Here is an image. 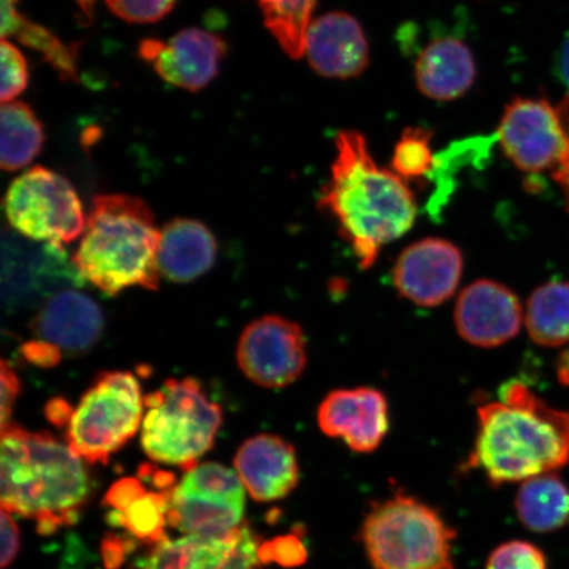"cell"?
Segmentation results:
<instances>
[{
	"mask_svg": "<svg viewBox=\"0 0 569 569\" xmlns=\"http://www.w3.org/2000/svg\"><path fill=\"white\" fill-rule=\"evenodd\" d=\"M320 208L339 223L362 269L371 268L383 246L403 237L417 218V199L408 181L380 168L358 131H341Z\"/></svg>",
	"mask_w": 569,
	"mask_h": 569,
	"instance_id": "1",
	"label": "cell"
},
{
	"mask_svg": "<svg viewBox=\"0 0 569 569\" xmlns=\"http://www.w3.org/2000/svg\"><path fill=\"white\" fill-rule=\"evenodd\" d=\"M569 462V411L547 405L521 381L501 390L500 402L479 409V429L468 465L493 486L552 473Z\"/></svg>",
	"mask_w": 569,
	"mask_h": 569,
	"instance_id": "2",
	"label": "cell"
},
{
	"mask_svg": "<svg viewBox=\"0 0 569 569\" xmlns=\"http://www.w3.org/2000/svg\"><path fill=\"white\" fill-rule=\"evenodd\" d=\"M83 459L48 432L2 429V509L34 519L41 536L77 522L90 496Z\"/></svg>",
	"mask_w": 569,
	"mask_h": 569,
	"instance_id": "3",
	"label": "cell"
},
{
	"mask_svg": "<svg viewBox=\"0 0 569 569\" xmlns=\"http://www.w3.org/2000/svg\"><path fill=\"white\" fill-rule=\"evenodd\" d=\"M161 231L142 199L102 194L92 199L80 244L71 256L84 281L107 296L130 288L159 290Z\"/></svg>",
	"mask_w": 569,
	"mask_h": 569,
	"instance_id": "4",
	"label": "cell"
},
{
	"mask_svg": "<svg viewBox=\"0 0 569 569\" xmlns=\"http://www.w3.org/2000/svg\"><path fill=\"white\" fill-rule=\"evenodd\" d=\"M360 538L373 569H455L457 532L412 497L397 495L375 503Z\"/></svg>",
	"mask_w": 569,
	"mask_h": 569,
	"instance_id": "5",
	"label": "cell"
},
{
	"mask_svg": "<svg viewBox=\"0 0 569 569\" xmlns=\"http://www.w3.org/2000/svg\"><path fill=\"white\" fill-rule=\"evenodd\" d=\"M141 446L148 458L188 471L211 450L223 412L194 379H169L144 397Z\"/></svg>",
	"mask_w": 569,
	"mask_h": 569,
	"instance_id": "6",
	"label": "cell"
},
{
	"mask_svg": "<svg viewBox=\"0 0 569 569\" xmlns=\"http://www.w3.org/2000/svg\"><path fill=\"white\" fill-rule=\"evenodd\" d=\"M144 409L137 376L99 373L71 412L67 442L89 465H107L112 453L137 436Z\"/></svg>",
	"mask_w": 569,
	"mask_h": 569,
	"instance_id": "7",
	"label": "cell"
},
{
	"mask_svg": "<svg viewBox=\"0 0 569 569\" xmlns=\"http://www.w3.org/2000/svg\"><path fill=\"white\" fill-rule=\"evenodd\" d=\"M4 211L12 230L44 243L69 244L87 226L74 188L67 178L42 167L27 170L10 184Z\"/></svg>",
	"mask_w": 569,
	"mask_h": 569,
	"instance_id": "8",
	"label": "cell"
},
{
	"mask_svg": "<svg viewBox=\"0 0 569 569\" xmlns=\"http://www.w3.org/2000/svg\"><path fill=\"white\" fill-rule=\"evenodd\" d=\"M246 490L232 469L217 462L197 465L170 493L168 525L188 536H224L244 523Z\"/></svg>",
	"mask_w": 569,
	"mask_h": 569,
	"instance_id": "9",
	"label": "cell"
},
{
	"mask_svg": "<svg viewBox=\"0 0 569 569\" xmlns=\"http://www.w3.org/2000/svg\"><path fill=\"white\" fill-rule=\"evenodd\" d=\"M83 277L60 244L2 234V303L10 312L38 308L60 291L81 288Z\"/></svg>",
	"mask_w": 569,
	"mask_h": 569,
	"instance_id": "10",
	"label": "cell"
},
{
	"mask_svg": "<svg viewBox=\"0 0 569 569\" xmlns=\"http://www.w3.org/2000/svg\"><path fill=\"white\" fill-rule=\"evenodd\" d=\"M497 139L507 158L526 173H553L569 154V132L545 99L517 98L505 109Z\"/></svg>",
	"mask_w": 569,
	"mask_h": 569,
	"instance_id": "11",
	"label": "cell"
},
{
	"mask_svg": "<svg viewBox=\"0 0 569 569\" xmlns=\"http://www.w3.org/2000/svg\"><path fill=\"white\" fill-rule=\"evenodd\" d=\"M237 359L241 372L258 386L288 387L300 379L308 362L303 331L282 317L256 319L241 333Z\"/></svg>",
	"mask_w": 569,
	"mask_h": 569,
	"instance_id": "12",
	"label": "cell"
},
{
	"mask_svg": "<svg viewBox=\"0 0 569 569\" xmlns=\"http://www.w3.org/2000/svg\"><path fill=\"white\" fill-rule=\"evenodd\" d=\"M465 261L451 241L429 238L403 249L393 270L395 287L422 308H436L457 291Z\"/></svg>",
	"mask_w": 569,
	"mask_h": 569,
	"instance_id": "13",
	"label": "cell"
},
{
	"mask_svg": "<svg viewBox=\"0 0 569 569\" xmlns=\"http://www.w3.org/2000/svg\"><path fill=\"white\" fill-rule=\"evenodd\" d=\"M139 53L163 81L188 91H199L218 76L227 44L219 34L188 28L167 42L141 41Z\"/></svg>",
	"mask_w": 569,
	"mask_h": 569,
	"instance_id": "14",
	"label": "cell"
},
{
	"mask_svg": "<svg viewBox=\"0 0 569 569\" xmlns=\"http://www.w3.org/2000/svg\"><path fill=\"white\" fill-rule=\"evenodd\" d=\"M260 539L244 522L220 537L162 540L139 569H260Z\"/></svg>",
	"mask_w": 569,
	"mask_h": 569,
	"instance_id": "15",
	"label": "cell"
},
{
	"mask_svg": "<svg viewBox=\"0 0 569 569\" xmlns=\"http://www.w3.org/2000/svg\"><path fill=\"white\" fill-rule=\"evenodd\" d=\"M522 320V305L513 291L490 280L468 284L455 308L460 337L481 348H495L515 339Z\"/></svg>",
	"mask_w": 569,
	"mask_h": 569,
	"instance_id": "16",
	"label": "cell"
},
{
	"mask_svg": "<svg viewBox=\"0 0 569 569\" xmlns=\"http://www.w3.org/2000/svg\"><path fill=\"white\" fill-rule=\"evenodd\" d=\"M318 426L355 452H373L389 430L387 398L372 388L333 390L320 403Z\"/></svg>",
	"mask_w": 569,
	"mask_h": 569,
	"instance_id": "17",
	"label": "cell"
},
{
	"mask_svg": "<svg viewBox=\"0 0 569 569\" xmlns=\"http://www.w3.org/2000/svg\"><path fill=\"white\" fill-rule=\"evenodd\" d=\"M38 340L61 353L83 355L101 339L104 318L99 305L76 289L60 291L41 306L32 322Z\"/></svg>",
	"mask_w": 569,
	"mask_h": 569,
	"instance_id": "18",
	"label": "cell"
},
{
	"mask_svg": "<svg viewBox=\"0 0 569 569\" xmlns=\"http://www.w3.org/2000/svg\"><path fill=\"white\" fill-rule=\"evenodd\" d=\"M305 54L318 74L339 80L360 76L369 63L365 31L358 20L341 11L312 20Z\"/></svg>",
	"mask_w": 569,
	"mask_h": 569,
	"instance_id": "19",
	"label": "cell"
},
{
	"mask_svg": "<svg viewBox=\"0 0 569 569\" xmlns=\"http://www.w3.org/2000/svg\"><path fill=\"white\" fill-rule=\"evenodd\" d=\"M234 468L249 496L259 502L282 500L300 480L295 447L272 433L248 439L234 457Z\"/></svg>",
	"mask_w": 569,
	"mask_h": 569,
	"instance_id": "20",
	"label": "cell"
},
{
	"mask_svg": "<svg viewBox=\"0 0 569 569\" xmlns=\"http://www.w3.org/2000/svg\"><path fill=\"white\" fill-rule=\"evenodd\" d=\"M218 243L208 226L196 219L178 218L161 230L160 273L174 283H189L216 264Z\"/></svg>",
	"mask_w": 569,
	"mask_h": 569,
	"instance_id": "21",
	"label": "cell"
},
{
	"mask_svg": "<svg viewBox=\"0 0 569 569\" xmlns=\"http://www.w3.org/2000/svg\"><path fill=\"white\" fill-rule=\"evenodd\" d=\"M416 82L422 94L436 101H453L472 88L476 63L465 42L445 38L430 42L416 61Z\"/></svg>",
	"mask_w": 569,
	"mask_h": 569,
	"instance_id": "22",
	"label": "cell"
},
{
	"mask_svg": "<svg viewBox=\"0 0 569 569\" xmlns=\"http://www.w3.org/2000/svg\"><path fill=\"white\" fill-rule=\"evenodd\" d=\"M516 509L519 521L536 532L557 531L569 521V488L552 473L522 481Z\"/></svg>",
	"mask_w": 569,
	"mask_h": 569,
	"instance_id": "23",
	"label": "cell"
},
{
	"mask_svg": "<svg viewBox=\"0 0 569 569\" xmlns=\"http://www.w3.org/2000/svg\"><path fill=\"white\" fill-rule=\"evenodd\" d=\"M0 120V166L6 172H16L30 166L44 146V128L40 120L30 106L20 101L4 102Z\"/></svg>",
	"mask_w": 569,
	"mask_h": 569,
	"instance_id": "24",
	"label": "cell"
},
{
	"mask_svg": "<svg viewBox=\"0 0 569 569\" xmlns=\"http://www.w3.org/2000/svg\"><path fill=\"white\" fill-rule=\"evenodd\" d=\"M530 338L542 347L569 343V283L552 281L532 291L526 311Z\"/></svg>",
	"mask_w": 569,
	"mask_h": 569,
	"instance_id": "25",
	"label": "cell"
},
{
	"mask_svg": "<svg viewBox=\"0 0 569 569\" xmlns=\"http://www.w3.org/2000/svg\"><path fill=\"white\" fill-rule=\"evenodd\" d=\"M11 36L21 44L44 54L62 81H78V46L66 44L47 28L26 19L17 4L2 3V38Z\"/></svg>",
	"mask_w": 569,
	"mask_h": 569,
	"instance_id": "26",
	"label": "cell"
},
{
	"mask_svg": "<svg viewBox=\"0 0 569 569\" xmlns=\"http://www.w3.org/2000/svg\"><path fill=\"white\" fill-rule=\"evenodd\" d=\"M317 0H261L260 7L268 31L291 59L305 54L306 36L312 23Z\"/></svg>",
	"mask_w": 569,
	"mask_h": 569,
	"instance_id": "27",
	"label": "cell"
},
{
	"mask_svg": "<svg viewBox=\"0 0 569 569\" xmlns=\"http://www.w3.org/2000/svg\"><path fill=\"white\" fill-rule=\"evenodd\" d=\"M172 489L160 490V492L147 490L123 511L111 510L107 515V522L117 528L127 529L141 542L148 545L162 542L167 539L166 526Z\"/></svg>",
	"mask_w": 569,
	"mask_h": 569,
	"instance_id": "28",
	"label": "cell"
},
{
	"mask_svg": "<svg viewBox=\"0 0 569 569\" xmlns=\"http://www.w3.org/2000/svg\"><path fill=\"white\" fill-rule=\"evenodd\" d=\"M431 132L423 128L411 127L405 130L395 148L391 168L405 181L419 180L433 168Z\"/></svg>",
	"mask_w": 569,
	"mask_h": 569,
	"instance_id": "29",
	"label": "cell"
},
{
	"mask_svg": "<svg viewBox=\"0 0 569 569\" xmlns=\"http://www.w3.org/2000/svg\"><path fill=\"white\" fill-rule=\"evenodd\" d=\"M487 569H547V563L537 546L513 540L497 547L488 559Z\"/></svg>",
	"mask_w": 569,
	"mask_h": 569,
	"instance_id": "30",
	"label": "cell"
},
{
	"mask_svg": "<svg viewBox=\"0 0 569 569\" xmlns=\"http://www.w3.org/2000/svg\"><path fill=\"white\" fill-rule=\"evenodd\" d=\"M2 53V89L0 98L2 102L16 101L28 84V67L23 53L12 44V42L2 40L0 44Z\"/></svg>",
	"mask_w": 569,
	"mask_h": 569,
	"instance_id": "31",
	"label": "cell"
},
{
	"mask_svg": "<svg viewBox=\"0 0 569 569\" xmlns=\"http://www.w3.org/2000/svg\"><path fill=\"white\" fill-rule=\"evenodd\" d=\"M118 18L133 24L156 23L168 16L177 0H106Z\"/></svg>",
	"mask_w": 569,
	"mask_h": 569,
	"instance_id": "32",
	"label": "cell"
},
{
	"mask_svg": "<svg viewBox=\"0 0 569 569\" xmlns=\"http://www.w3.org/2000/svg\"><path fill=\"white\" fill-rule=\"evenodd\" d=\"M306 558H308V551H306L302 540L296 533L268 540V542L260 546L262 565L276 561L281 567L293 568L303 565Z\"/></svg>",
	"mask_w": 569,
	"mask_h": 569,
	"instance_id": "33",
	"label": "cell"
},
{
	"mask_svg": "<svg viewBox=\"0 0 569 569\" xmlns=\"http://www.w3.org/2000/svg\"><path fill=\"white\" fill-rule=\"evenodd\" d=\"M146 492V488L137 479H122L113 483L109 492L106 493L103 503L112 510L123 511Z\"/></svg>",
	"mask_w": 569,
	"mask_h": 569,
	"instance_id": "34",
	"label": "cell"
},
{
	"mask_svg": "<svg viewBox=\"0 0 569 569\" xmlns=\"http://www.w3.org/2000/svg\"><path fill=\"white\" fill-rule=\"evenodd\" d=\"M2 429L10 425L13 405L20 393V380L16 371L4 359L2 360Z\"/></svg>",
	"mask_w": 569,
	"mask_h": 569,
	"instance_id": "35",
	"label": "cell"
},
{
	"mask_svg": "<svg viewBox=\"0 0 569 569\" xmlns=\"http://www.w3.org/2000/svg\"><path fill=\"white\" fill-rule=\"evenodd\" d=\"M20 550V531L10 511L2 509V569L13 563Z\"/></svg>",
	"mask_w": 569,
	"mask_h": 569,
	"instance_id": "36",
	"label": "cell"
},
{
	"mask_svg": "<svg viewBox=\"0 0 569 569\" xmlns=\"http://www.w3.org/2000/svg\"><path fill=\"white\" fill-rule=\"evenodd\" d=\"M21 352H23L26 359L31 361L32 365L42 368L54 367L59 365L62 358V353L57 350V348L38 339L28 341V343L21 348Z\"/></svg>",
	"mask_w": 569,
	"mask_h": 569,
	"instance_id": "37",
	"label": "cell"
},
{
	"mask_svg": "<svg viewBox=\"0 0 569 569\" xmlns=\"http://www.w3.org/2000/svg\"><path fill=\"white\" fill-rule=\"evenodd\" d=\"M128 540L119 538L117 536H107L102 543V557L106 569H118L123 565V561L128 553Z\"/></svg>",
	"mask_w": 569,
	"mask_h": 569,
	"instance_id": "38",
	"label": "cell"
},
{
	"mask_svg": "<svg viewBox=\"0 0 569 569\" xmlns=\"http://www.w3.org/2000/svg\"><path fill=\"white\" fill-rule=\"evenodd\" d=\"M558 67H559V77L560 80L563 81L566 84L568 91H569V34L568 38L565 40L563 46L560 48L559 52V60H558ZM561 119H563L565 126L569 128V92L568 98L566 99L565 103L561 104L560 109H558Z\"/></svg>",
	"mask_w": 569,
	"mask_h": 569,
	"instance_id": "39",
	"label": "cell"
},
{
	"mask_svg": "<svg viewBox=\"0 0 569 569\" xmlns=\"http://www.w3.org/2000/svg\"><path fill=\"white\" fill-rule=\"evenodd\" d=\"M71 412H73V408L63 398H54L46 408V416L49 422L60 427V429L68 426Z\"/></svg>",
	"mask_w": 569,
	"mask_h": 569,
	"instance_id": "40",
	"label": "cell"
},
{
	"mask_svg": "<svg viewBox=\"0 0 569 569\" xmlns=\"http://www.w3.org/2000/svg\"><path fill=\"white\" fill-rule=\"evenodd\" d=\"M552 178L559 183L561 191H563L567 209L569 210V154L565 162L561 163L557 170H555Z\"/></svg>",
	"mask_w": 569,
	"mask_h": 569,
	"instance_id": "41",
	"label": "cell"
},
{
	"mask_svg": "<svg viewBox=\"0 0 569 569\" xmlns=\"http://www.w3.org/2000/svg\"><path fill=\"white\" fill-rule=\"evenodd\" d=\"M557 373L560 383L569 387V348L563 353L560 355L557 365Z\"/></svg>",
	"mask_w": 569,
	"mask_h": 569,
	"instance_id": "42",
	"label": "cell"
},
{
	"mask_svg": "<svg viewBox=\"0 0 569 569\" xmlns=\"http://www.w3.org/2000/svg\"><path fill=\"white\" fill-rule=\"evenodd\" d=\"M78 2H80L82 9L87 10L89 4L91 3V0H78Z\"/></svg>",
	"mask_w": 569,
	"mask_h": 569,
	"instance_id": "43",
	"label": "cell"
},
{
	"mask_svg": "<svg viewBox=\"0 0 569 569\" xmlns=\"http://www.w3.org/2000/svg\"><path fill=\"white\" fill-rule=\"evenodd\" d=\"M260 2H261V0H260Z\"/></svg>",
	"mask_w": 569,
	"mask_h": 569,
	"instance_id": "44",
	"label": "cell"
}]
</instances>
